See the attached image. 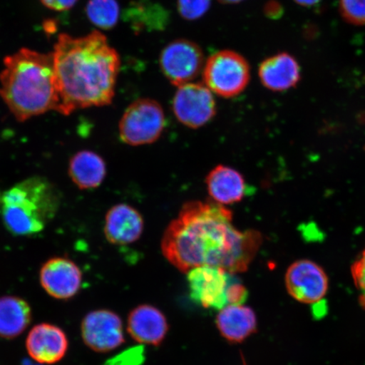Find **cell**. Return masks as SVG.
<instances>
[{"mask_svg": "<svg viewBox=\"0 0 365 365\" xmlns=\"http://www.w3.org/2000/svg\"><path fill=\"white\" fill-rule=\"evenodd\" d=\"M81 336L86 346L98 353L110 352L125 342L120 317L107 309L86 314L81 323Z\"/></svg>", "mask_w": 365, "mask_h": 365, "instance_id": "obj_11", "label": "cell"}, {"mask_svg": "<svg viewBox=\"0 0 365 365\" xmlns=\"http://www.w3.org/2000/svg\"><path fill=\"white\" fill-rule=\"evenodd\" d=\"M187 273L190 298L195 303L217 310L227 307V290L234 278L232 274L212 266L195 267Z\"/></svg>", "mask_w": 365, "mask_h": 365, "instance_id": "obj_10", "label": "cell"}, {"mask_svg": "<svg viewBox=\"0 0 365 365\" xmlns=\"http://www.w3.org/2000/svg\"><path fill=\"white\" fill-rule=\"evenodd\" d=\"M353 280L359 292V302L365 309V250L352 266Z\"/></svg>", "mask_w": 365, "mask_h": 365, "instance_id": "obj_26", "label": "cell"}, {"mask_svg": "<svg viewBox=\"0 0 365 365\" xmlns=\"http://www.w3.org/2000/svg\"><path fill=\"white\" fill-rule=\"evenodd\" d=\"M127 21L136 33L162 31L170 21L166 9L150 0H135L126 11Z\"/></svg>", "mask_w": 365, "mask_h": 365, "instance_id": "obj_21", "label": "cell"}, {"mask_svg": "<svg viewBox=\"0 0 365 365\" xmlns=\"http://www.w3.org/2000/svg\"><path fill=\"white\" fill-rule=\"evenodd\" d=\"M205 185L213 202L225 207L241 202L245 195L243 175L230 167L218 165L213 168L205 179Z\"/></svg>", "mask_w": 365, "mask_h": 365, "instance_id": "obj_17", "label": "cell"}, {"mask_svg": "<svg viewBox=\"0 0 365 365\" xmlns=\"http://www.w3.org/2000/svg\"><path fill=\"white\" fill-rule=\"evenodd\" d=\"M264 14L270 18H278L282 16V8L279 3L270 1L264 6Z\"/></svg>", "mask_w": 365, "mask_h": 365, "instance_id": "obj_29", "label": "cell"}, {"mask_svg": "<svg viewBox=\"0 0 365 365\" xmlns=\"http://www.w3.org/2000/svg\"><path fill=\"white\" fill-rule=\"evenodd\" d=\"M223 4H238L240 2L244 1V0H218Z\"/></svg>", "mask_w": 365, "mask_h": 365, "instance_id": "obj_31", "label": "cell"}, {"mask_svg": "<svg viewBox=\"0 0 365 365\" xmlns=\"http://www.w3.org/2000/svg\"><path fill=\"white\" fill-rule=\"evenodd\" d=\"M248 290L242 282L234 277L227 290L228 305L244 304L248 299Z\"/></svg>", "mask_w": 365, "mask_h": 365, "instance_id": "obj_27", "label": "cell"}, {"mask_svg": "<svg viewBox=\"0 0 365 365\" xmlns=\"http://www.w3.org/2000/svg\"><path fill=\"white\" fill-rule=\"evenodd\" d=\"M68 345L66 333L48 323L34 327L26 339L27 352L35 361L43 364L61 361L65 357Z\"/></svg>", "mask_w": 365, "mask_h": 365, "instance_id": "obj_13", "label": "cell"}, {"mask_svg": "<svg viewBox=\"0 0 365 365\" xmlns=\"http://www.w3.org/2000/svg\"><path fill=\"white\" fill-rule=\"evenodd\" d=\"M339 11L351 25H365V0H339Z\"/></svg>", "mask_w": 365, "mask_h": 365, "instance_id": "obj_23", "label": "cell"}, {"mask_svg": "<svg viewBox=\"0 0 365 365\" xmlns=\"http://www.w3.org/2000/svg\"><path fill=\"white\" fill-rule=\"evenodd\" d=\"M259 77L264 88L273 91H285L299 84L301 68L292 54L278 53L261 63Z\"/></svg>", "mask_w": 365, "mask_h": 365, "instance_id": "obj_15", "label": "cell"}, {"mask_svg": "<svg viewBox=\"0 0 365 365\" xmlns=\"http://www.w3.org/2000/svg\"><path fill=\"white\" fill-rule=\"evenodd\" d=\"M145 359L144 346H137L128 349L115 357L109 359L104 365H143Z\"/></svg>", "mask_w": 365, "mask_h": 365, "instance_id": "obj_25", "label": "cell"}, {"mask_svg": "<svg viewBox=\"0 0 365 365\" xmlns=\"http://www.w3.org/2000/svg\"><path fill=\"white\" fill-rule=\"evenodd\" d=\"M173 110L181 124L198 129L215 117L216 101L207 86L190 82L178 88L173 98Z\"/></svg>", "mask_w": 365, "mask_h": 365, "instance_id": "obj_8", "label": "cell"}, {"mask_svg": "<svg viewBox=\"0 0 365 365\" xmlns=\"http://www.w3.org/2000/svg\"><path fill=\"white\" fill-rule=\"evenodd\" d=\"M294 1L300 6L312 7L317 6L319 2H321V0H294Z\"/></svg>", "mask_w": 365, "mask_h": 365, "instance_id": "obj_30", "label": "cell"}, {"mask_svg": "<svg viewBox=\"0 0 365 365\" xmlns=\"http://www.w3.org/2000/svg\"><path fill=\"white\" fill-rule=\"evenodd\" d=\"M0 73V97L20 122L58 111L59 95L53 53L29 48L7 56Z\"/></svg>", "mask_w": 365, "mask_h": 365, "instance_id": "obj_3", "label": "cell"}, {"mask_svg": "<svg viewBox=\"0 0 365 365\" xmlns=\"http://www.w3.org/2000/svg\"><path fill=\"white\" fill-rule=\"evenodd\" d=\"M128 331L141 344L157 346L165 339L168 325L165 316L152 305L135 308L128 318Z\"/></svg>", "mask_w": 365, "mask_h": 365, "instance_id": "obj_16", "label": "cell"}, {"mask_svg": "<svg viewBox=\"0 0 365 365\" xmlns=\"http://www.w3.org/2000/svg\"><path fill=\"white\" fill-rule=\"evenodd\" d=\"M165 126V113L161 105L153 99L140 98L127 108L118 131L123 143L137 147L157 141Z\"/></svg>", "mask_w": 365, "mask_h": 365, "instance_id": "obj_6", "label": "cell"}, {"mask_svg": "<svg viewBox=\"0 0 365 365\" xmlns=\"http://www.w3.org/2000/svg\"><path fill=\"white\" fill-rule=\"evenodd\" d=\"M287 293L304 304L322 303L329 289V280L324 269L310 259H299L290 264L285 274Z\"/></svg>", "mask_w": 365, "mask_h": 365, "instance_id": "obj_9", "label": "cell"}, {"mask_svg": "<svg viewBox=\"0 0 365 365\" xmlns=\"http://www.w3.org/2000/svg\"><path fill=\"white\" fill-rule=\"evenodd\" d=\"M53 53L59 95L58 112L107 106L113 102L120 58L106 36L93 31L81 38L58 36Z\"/></svg>", "mask_w": 365, "mask_h": 365, "instance_id": "obj_2", "label": "cell"}, {"mask_svg": "<svg viewBox=\"0 0 365 365\" xmlns=\"http://www.w3.org/2000/svg\"><path fill=\"white\" fill-rule=\"evenodd\" d=\"M40 282L43 289L53 298L68 299L80 291L82 273L71 259L54 257L41 268Z\"/></svg>", "mask_w": 365, "mask_h": 365, "instance_id": "obj_12", "label": "cell"}, {"mask_svg": "<svg viewBox=\"0 0 365 365\" xmlns=\"http://www.w3.org/2000/svg\"><path fill=\"white\" fill-rule=\"evenodd\" d=\"M50 10L66 11L74 7L78 0H40Z\"/></svg>", "mask_w": 365, "mask_h": 365, "instance_id": "obj_28", "label": "cell"}, {"mask_svg": "<svg viewBox=\"0 0 365 365\" xmlns=\"http://www.w3.org/2000/svg\"><path fill=\"white\" fill-rule=\"evenodd\" d=\"M106 163L101 156L91 150H81L68 163V175L80 190L98 188L106 177Z\"/></svg>", "mask_w": 365, "mask_h": 365, "instance_id": "obj_19", "label": "cell"}, {"mask_svg": "<svg viewBox=\"0 0 365 365\" xmlns=\"http://www.w3.org/2000/svg\"><path fill=\"white\" fill-rule=\"evenodd\" d=\"M31 310L26 301L18 297L0 298V337L12 339L29 326Z\"/></svg>", "mask_w": 365, "mask_h": 365, "instance_id": "obj_20", "label": "cell"}, {"mask_svg": "<svg viewBox=\"0 0 365 365\" xmlns=\"http://www.w3.org/2000/svg\"><path fill=\"white\" fill-rule=\"evenodd\" d=\"M204 66L202 48L190 40L173 41L163 48L160 56V66L163 75L178 88L194 81Z\"/></svg>", "mask_w": 365, "mask_h": 365, "instance_id": "obj_7", "label": "cell"}, {"mask_svg": "<svg viewBox=\"0 0 365 365\" xmlns=\"http://www.w3.org/2000/svg\"><path fill=\"white\" fill-rule=\"evenodd\" d=\"M86 12L89 21L103 30L113 29L120 16V6L116 0H89Z\"/></svg>", "mask_w": 365, "mask_h": 365, "instance_id": "obj_22", "label": "cell"}, {"mask_svg": "<svg viewBox=\"0 0 365 365\" xmlns=\"http://www.w3.org/2000/svg\"><path fill=\"white\" fill-rule=\"evenodd\" d=\"M61 196L51 182L31 177L2 194L1 215L13 235L33 236L42 232L56 217Z\"/></svg>", "mask_w": 365, "mask_h": 365, "instance_id": "obj_4", "label": "cell"}, {"mask_svg": "<svg viewBox=\"0 0 365 365\" xmlns=\"http://www.w3.org/2000/svg\"><path fill=\"white\" fill-rule=\"evenodd\" d=\"M143 217L130 205H113L105 217L104 235L112 245L133 244L143 235Z\"/></svg>", "mask_w": 365, "mask_h": 365, "instance_id": "obj_14", "label": "cell"}, {"mask_svg": "<svg viewBox=\"0 0 365 365\" xmlns=\"http://www.w3.org/2000/svg\"><path fill=\"white\" fill-rule=\"evenodd\" d=\"M232 217L230 209L214 202L185 203L164 232V257L182 272L202 266L231 274L247 271L262 235L257 230H237Z\"/></svg>", "mask_w": 365, "mask_h": 365, "instance_id": "obj_1", "label": "cell"}, {"mask_svg": "<svg viewBox=\"0 0 365 365\" xmlns=\"http://www.w3.org/2000/svg\"><path fill=\"white\" fill-rule=\"evenodd\" d=\"M203 79L212 93L222 98H234L247 88L250 67L240 53L232 50H222L205 63Z\"/></svg>", "mask_w": 365, "mask_h": 365, "instance_id": "obj_5", "label": "cell"}, {"mask_svg": "<svg viewBox=\"0 0 365 365\" xmlns=\"http://www.w3.org/2000/svg\"><path fill=\"white\" fill-rule=\"evenodd\" d=\"M219 312L217 327L228 341L238 344L257 331V319L252 309L243 304H232Z\"/></svg>", "mask_w": 365, "mask_h": 365, "instance_id": "obj_18", "label": "cell"}, {"mask_svg": "<svg viewBox=\"0 0 365 365\" xmlns=\"http://www.w3.org/2000/svg\"><path fill=\"white\" fill-rule=\"evenodd\" d=\"M211 0H178L177 7L180 15L187 21L202 18L211 7Z\"/></svg>", "mask_w": 365, "mask_h": 365, "instance_id": "obj_24", "label": "cell"}]
</instances>
